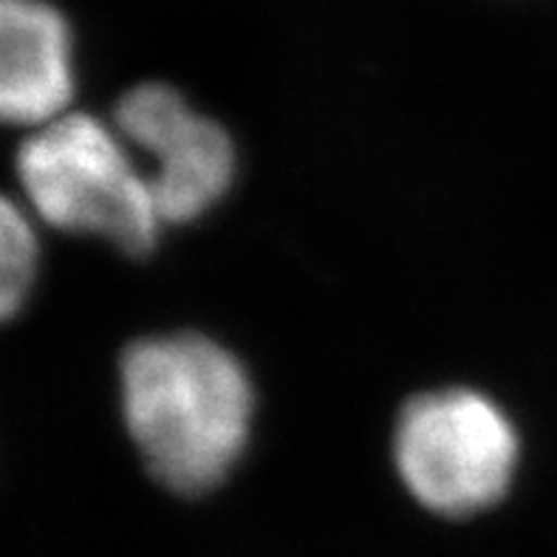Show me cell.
<instances>
[{
    "label": "cell",
    "mask_w": 557,
    "mask_h": 557,
    "mask_svg": "<svg viewBox=\"0 0 557 557\" xmlns=\"http://www.w3.org/2000/svg\"><path fill=\"white\" fill-rule=\"evenodd\" d=\"M17 182L32 215L71 235H94L145 255L162 233L150 178L116 125L65 111L17 150Z\"/></svg>",
    "instance_id": "obj_2"
},
{
    "label": "cell",
    "mask_w": 557,
    "mask_h": 557,
    "mask_svg": "<svg viewBox=\"0 0 557 557\" xmlns=\"http://www.w3.org/2000/svg\"><path fill=\"white\" fill-rule=\"evenodd\" d=\"M113 125L150 178L164 224H187L219 205L235 178V148L224 127L164 83H141L116 102Z\"/></svg>",
    "instance_id": "obj_4"
},
{
    "label": "cell",
    "mask_w": 557,
    "mask_h": 557,
    "mask_svg": "<svg viewBox=\"0 0 557 557\" xmlns=\"http://www.w3.org/2000/svg\"><path fill=\"white\" fill-rule=\"evenodd\" d=\"M40 267L32 210L0 193V323L12 320L35 289Z\"/></svg>",
    "instance_id": "obj_6"
},
{
    "label": "cell",
    "mask_w": 557,
    "mask_h": 557,
    "mask_svg": "<svg viewBox=\"0 0 557 557\" xmlns=\"http://www.w3.org/2000/svg\"><path fill=\"white\" fill-rule=\"evenodd\" d=\"M122 413L159 484L201 495L247 450L255 391L233 351L201 334L136 339L122 354Z\"/></svg>",
    "instance_id": "obj_1"
},
{
    "label": "cell",
    "mask_w": 557,
    "mask_h": 557,
    "mask_svg": "<svg viewBox=\"0 0 557 557\" xmlns=\"http://www.w3.org/2000/svg\"><path fill=\"white\" fill-rule=\"evenodd\" d=\"M74 32L49 0H0V125L35 127L71 111Z\"/></svg>",
    "instance_id": "obj_5"
},
{
    "label": "cell",
    "mask_w": 557,
    "mask_h": 557,
    "mask_svg": "<svg viewBox=\"0 0 557 557\" xmlns=\"http://www.w3.org/2000/svg\"><path fill=\"white\" fill-rule=\"evenodd\" d=\"M516 424L490 396L470 388L410 399L394 438L408 493L436 516L467 518L507 495L518 467Z\"/></svg>",
    "instance_id": "obj_3"
}]
</instances>
